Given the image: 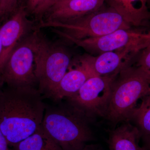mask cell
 I'll return each mask as SVG.
<instances>
[{"label":"cell","mask_w":150,"mask_h":150,"mask_svg":"<svg viewBox=\"0 0 150 150\" xmlns=\"http://www.w3.org/2000/svg\"><path fill=\"white\" fill-rule=\"evenodd\" d=\"M37 88L4 86L0 94V129L9 147L31 136L41 126L46 103Z\"/></svg>","instance_id":"6da1fadb"},{"label":"cell","mask_w":150,"mask_h":150,"mask_svg":"<svg viewBox=\"0 0 150 150\" xmlns=\"http://www.w3.org/2000/svg\"><path fill=\"white\" fill-rule=\"evenodd\" d=\"M46 104L42 127L63 150H82L94 137L92 120L66 99Z\"/></svg>","instance_id":"7a4b0ae2"},{"label":"cell","mask_w":150,"mask_h":150,"mask_svg":"<svg viewBox=\"0 0 150 150\" xmlns=\"http://www.w3.org/2000/svg\"><path fill=\"white\" fill-rule=\"evenodd\" d=\"M150 90V73L130 65L115 76L105 118L113 125L129 121L137 103Z\"/></svg>","instance_id":"3957f363"},{"label":"cell","mask_w":150,"mask_h":150,"mask_svg":"<svg viewBox=\"0 0 150 150\" xmlns=\"http://www.w3.org/2000/svg\"><path fill=\"white\" fill-rule=\"evenodd\" d=\"M72 61L67 48L50 41L37 28L34 44V72L37 88L43 99L49 98Z\"/></svg>","instance_id":"277c9868"},{"label":"cell","mask_w":150,"mask_h":150,"mask_svg":"<svg viewBox=\"0 0 150 150\" xmlns=\"http://www.w3.org/2000/svg\"><path fill=\"white\" fill-rule=\"evenodd\" d=\"M121 15L109 6L66 23L39 21L38 28H51L62 38L81 40L100 37L120 29H131Z\"/></svg>","instance_id":"5b68a950"},{"label":"cell","mask_w":150,"mask_h":150,"mask_svg":"<svg viewBox=\"0 0 150 150\" xmlns=\"http://www.w3.org/2000/svg\"><path fill=\"white\" fill-rule=\"evenodd\" d=\"M36 29L19 42L9 56L0 72V81L4 85L13 88H37L34 72Z\"/></svg>","instance_id":"8992f818"},{"label":"cell","mask_w":150,"mask_h":150,"mask_svg":"<svg viewBox=\"0 0 150 150\" xmlns=\"http://www.w3.org/2000/svg\"><path fill=\"white\" fill-rule=\"evenodd\" d=\"M116 76L93 75L76 93L64 99L79 108L93 121L97 117L105 118L111 96L112 81Z\"/></svg>","instance_id":"52a82bcc"},{"label":"cell","mask_w":150,"mask_h":150,"mask_svg":"<svg viewBox=\"0 0 150 150\" xmlns=\"http://www.w3.org/2000/svg\"><path fill=\"white\" fill-rule=\"evenodd\" d=\"M65 40L83 48L89 53L98 54L117 51L127 46H134L142 51L150 44V39L145 38L142 33L129 29H120L98 37L77 40Z\"/></svg>","instance_id":"ba28073f"},{"label":"cell","mask_w":150,"mask_h":150,"mask_svg":"<svg viewBox=\"0 0 150 150\" xmlns=\"http://www.w3.org/2000/svg\"><path fill=\"white\" fill-rule=\"evenodd\" d=\"M36 28L34 22L28 18L25 7L22 5L0 25V38L2 46L0 72L19 42Z\"/></svg>","instance_id":"9c48e42d"},{"label":"cell","mask_w":150,"mask_h":150,"mask_svg":"<svg viewBox=\"0 0 150 150\" xmlns=\"http://www.w3.org/2000/svg\"><path fill=\"white\" fill-rule=\"evenodd\" d=\"M141 50L134 46H127L117 51H109L93 56H85L93 72L101 76H116L125 67L133 64L134 56Z\"/></svg>","instance_id":"30bf717a"},{"label":"cell","mask_w":150,"mask_h":150,"mask_svg":"<svg viewBox=\"0 0 150 150\" xmlns=\"http://www.w3.org/2000/svg\"><path fill=\"white\" fill-rule=\"evenodd\" d=\"M105 1V0H58L40 21H72L98 10L103 6Z\"/></svg>","instance_id":"8fae6325"},{"label":"cell","mask_w":150,"mask_h":150,"mask_svg":"<svg viewBox=\"0 0 150 150\" xmlns=\"http://www.w3.org/2000/svg\"><path fill=\"white\" fill-rule=\"evenodd\" d=\"M93 75L84 55L72 59L67 72L49 99L57 101L71 96Z\"/></svg>","instance_id":"7c38bea8"},{"label":"cell","mask_w":150,"mask_h":150,"mask_svg":"<svg viewBox=\"0 0 150 150\" xmlns=\"http://www.w3.org/2000/svg\"><path fill=\"white\" fill-rule=\"evenodd\" d=\"M131 26L147 25L150 11L147 0H105Z\"/></svg>","instance_id":"4fadbf2b"},{"label":"cell","mask_w":150,"mask_h":150,"mask_svg":"<svg viewBox=\"0 0 150 150\" xmlns=\"http://www.w3.org/2000/svg\"><path fill=\"white\" fill-rule=\"evenodd\" d=\"M108 150H144L140 146L141 135L139 129L129 121L108 131Z\"/></svg>","instance_id":"5bb4252c"},{"label":"cell","mask_w":150,"mask_h":150,"mask_svg":"<svg viewBox=\"0 0 150 150\" xmlns=\"http://www.w3.org/2000/svg\"><path fill=\"white\" fill-rule=\"evenodd\" d=\"M10 150H63L52 140L42 125L34 134L11 147Z\"/></svg>","instance_id":"9a60e30c"},{"label":"cell","mask_w":150,"mask_h":150,"mask_svg":"<svg viewBox=\"0 0 150 150\" xmlns=\"http://www.w3.org/2000/svg\"><path fill=\"white\" fill-rule=\"evenodd\" d=\"M141 100L129 121L138 128L142 137L150 135V90Z\"/></svg>","instance_id":"2e32d148"},{"label":"cell","mask_w":150,"mask_h":150,"mask_svg":"<svg viewBox=\"0 0 150 150\" xmlns=\"http://www.w3.org/2000/svg\"><path fill=\"white\" fill-rule=\"evenodd\" d=\"M58 0H28L25 8L28 13L40 21L48 11Z\"/></svg>","instance_id":"e0dca14e"},{"label":"cell","mask_w":150,"mask_h":150,"mask_svg":"<svg viewBox=\"0 0 150 150\" xmlns=\"http://www.w3.org/2000/svg\"><path fill=\"white\" fill-rule=\"evenodd\" d=\"M21 0H0V21L6 19L22 5Z\"/></svg>","instance_id":"ac0fdd59"},{"label":"cell","mask_w":150,"mask_h":150,"mask_svg":"<svg viewBox=\"0 0 150 150\" xmlns=\"http://www.w3.org/2000/svg\"><path fill=\"white\" fill-rule=\"evenodd\" d=\"M137 66L150 73V44L141 51Z\"/></svg>","instance_id":"d6986e66"},{"label":"cell","mask_w":150,"mask_h":150,"mask_svg":"<svg viewBox=\"0 0 150 150\" xmlns=\"http://www.w3.org/2000/svg\"><path fill=\"white\" fill-rule=\"evenodd\" d=\"M0 150H10L9 146L0 129Z\"/></svg>","instance_id":"ffe728a7"},{"label":"cell","mask_w":150,"mask_h":150,"mask_svg":"<svg viewBox=\"0 0 150 150\" xmlns=\"http://www.w3.org/2000/svg\"><path fill=\"white\" fill-rule=\"evenodd\" d=\"M142 139V147L144 150H150V135L141 137Z\"/></svg>","instance_id":"44dd1931"},{"label":"cell","mask_w":150,"mask_h":150,"mask_svg":"<svg viewBox=\"0 0 150 150\" xmlns=\"http://www.w3.org/2000/svg\"><path fill=\"white\" fill-rule=\"evenodd\" d=\"M82 150H105L99 144H88Z\"/></svg>","instance_id":"7402d4cb"},{"label":"cell","mask_w":150,"mask_h":150,"mask_svg":"<svg viewBox=\"0 0 150 150\" xmlns=\"http://www.w3.org/2000/svg\"><path fill=\"white\" fill-rule=\"evenodd\" d=\"M142 36L143 37L145 38H148V39H150V33H143L142 34Z\"/></svg>","instance_id":"603a6c76"},{"label":"cell","mask_w":150,"mask_h":150,"mask_svg":"<svg viewBox=\"0 0 150 150\" xmlns=\"http://www.w3.org/2000/svg\"><path fill=\"white\" fill-rule=\"evenodd\" d=\"M2 52V46L1 41V38H0V59H1V56Z\"/></svg>","instance_id":"cb8c5ba5"},{"label":"cell","mask_w":150,"mask_h":150,"mask_svg":"<svg viewBox=\"0 0 150 150\" xmlns=\"http://www.w3.org/2000/svg\"><path fill=\"white\" fill-rule=\"evenodd\" d=\"M4 84L2 83V82L0 81V94L2 91L3 89L4 88Z\"/></svg>","instance_id":"d4e9b609"},{"label":"cell","mask_w":150,"mask_h":150,"mask_svg":"<svg viewBox=\"0 0 150 150\" xmlns=\"http://www.w3.org/2000/svg\"><path fill=\"white\" fill-rule=\"evenodd\" d=\"M147 1L148 6H149V8H150V0H147Z\"/></svg>","instance_id":"484cf974"},{"label":"cell","mask_w":150,"mask_h":150,"mask_svg":"<svg viewBox=\"0 0 150 150\" xmlns=\"http://www.w3.org/2000/svg\"></svg>","instance_id":"4316f807"}]
</instances>
